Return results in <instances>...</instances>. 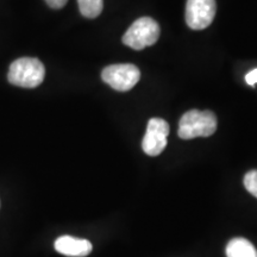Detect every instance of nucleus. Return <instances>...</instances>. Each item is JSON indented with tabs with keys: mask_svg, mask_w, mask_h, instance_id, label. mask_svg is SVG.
Here are the masks:
<instances>
[{
	"mask_svg": "<svg viewBox=\"0 0 257 257\" xmlns=\"http://www.w3.org/2000/svg\"><path fill=\"white\" fill-rule=\"evenodd\" d=\"M101 79L118 92H127L133 89L141 79V72L135 64H111L102 69Z\"/></svg>",
	"mask_w": 257,
	"mask_h": 257,
	"instance_id": "4",
	"label": "nucleus"
},
{
	"mask_svg": "<svg viewBox=\"0 0 257 257\" xmlns=\"http://www.w3.org/2000/svg\"><path fill=\"white\" fill-rule=\"evenodd\" d=\"M55 250L64 256L85 257L92 252V243L87 239L75 238L72 236H62L55 240Z\"/></svg>",
	"mask_w": 257,
	"mask_h": 257,
	"instance_id": "7",
	"label": "nucleus"
},
{
	"mask_svg": "<svg viewBox=\"0 0 257 257\" xmlns=\"http://www.w3.org/2000/svg\"><path fill=\"white\" fill-rule=\"evenodd\" d=\"M245 81L250 86H255V83H257V68L246 74Z\"/></svg>",
	"mask_w": 257,
	"mask_h": 257,
	"instance_id": "12",
	"label": "nucleus"
},
{
	"mask_svg": "<svg viewBox=\"0 0 257 257\" xmlns=\"http://www.w3.org/2000/svg\"><path fill=\"white\" fill-rule=\"evenodd\" d=\"M244 186L246 191L257 198V170H250L244 176Z\"/></svg>",
	"mask_w": 257,
	"mask_h": 257,
	"instance_id": "10",
	"label": "nucleus"
},
{
	"mask_svg": "<svg viewBox=\"0 0 257 257\" xmlns=\"http://www.w3.org/2000/svg\"><path fill=\"white\" fill-rule=\"evenodd\" d=\"M161 34L157 22L150 17H142L135 21L123 36L125 46L135 50H142L155 44Z\"/></svg>",
	"mask_w": 257,
	"mask_h": 257,
	"instance_id": "3",
	"label": "nucleus"
},
{
	"mask_svg": "<svg viewBox=\"0 0 257 257\" xmlns=\"http://www.w3.org/2000/svg\"><path fill=\"white\" fill-rule=\"evenodd\" d=\"M46 68L35 57H22L10 66L8 80L10 83L23 88H35L43 82Z\"/></svg>",
	"mask_w": 257,
	"mask_h": 257,
	"instance_id": "2",
	"label": "nucleus"
},
{
	"mask_svg": "<svg viewBox=\"0 0 257 257\" xmlns=\"http://www.w3.org/2000/svg\"><path fill=\"white\" fill-rule=\"evenodd\" d=\"M169 124L162 118H152L148 121L147 133L144 135L142 148L149 156H157L167 147V137L169 135Z\"/></svg>",
	"mask_w": 257,
	"mask_h": 257,
	"instance_id": "6",
	"label": "nucleus"
},
{
	"mask_svg": "<svg viewBox=\"0 0 257 257\" xmlns=\"http://www.w3.org/2000/svg\"><path fill=\"white\" fill-rule=\"evenodd\" d=\"M67 2H68V0H46L47 4L49 5L51 9H55V10L62 9L63 6L67 4Z\"/></svg>",
	"mask_w": 257,
	"mask_h": 257,
	"instance_id": "11",
	"label": "nucleus"
},
{
	"mask_svg": "<svg viewBox=\"0 0 257 257\" xmlns=\"http://www.w3.org/2000/svg\"><path fill=\"white\" fill-rule=\"evenodd\" d=\"M216 11V0H187L186 23L192 30H204L212 24Z\"/></svg>",
	"mask_w": 257,
	"mask_h": 257,
	"instance_id": "5",
	"label": "nucleus"
},
{
	"mask_svg": "<svg viewBox=\"0 0 257 257\" xmlns=\"http://www.w3.org/2000/svg\"><path fill=\"white\" fill-rule=\"evenodd\" d=\"M217 130V117L212 111H187L179 121L178 135L182 140L210 137Z\"/></svg>",
	"mask_w": 257,
	"mask_h": 257,
	"instance_id": "1",
	"label": "nucleus"
},
{
	"mask_svg": "<svg viewBox=\"0 0 257 257\" xmlns=\"http://www.w3.org/2000/svg\"><path fill=\"white\" fill-rule=\"evenodd\" d=\"M225 252L227 257H257V250L252 243L242 237L231 239Z\"/></svg>",
	"mask_w": 257,
	"mask_h": 257,
	"instance_id": "8",
	"label": "nucleus"
},
{
	"mask_svg": "<svg viewBox=\"0 0 257 257\" xmlns=\"http://www.w3.org/2000/svg\"><path fill=\"white\" fill-rule=\"evenodd\" d=\"M79 9L85 18H96L104 9V0H78Z\"/></svg>",
	"mask_w": 257,
	"mask_h": 257,
	"instance_id": "9",
	"label": "nucleus"
}]
</instances>
